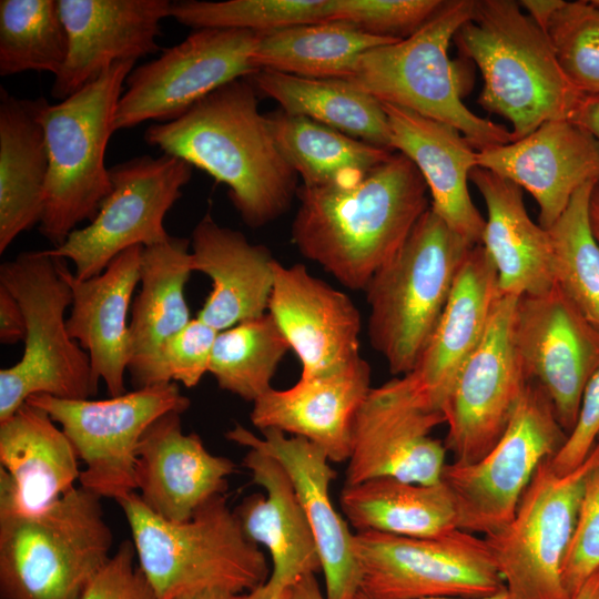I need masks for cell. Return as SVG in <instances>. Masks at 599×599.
Returning <instances> with one entry per match:
<instances>
[{"instance_id":"1","label":"cell","mask_w":599,"mask_h":599,"mask_svg":"<svg viewBox=\"0 0 599 599\" xmlns=\"http://www.w3.org/2000/svg\"><path fill=\"white\" fill-rule=\"evenodd\" d=\"M427 192L418 169L399 152L353 185H302L292 242L342 285L364 291L430 207Z\"/></svg>"},{"instance_id":"2","label":"cell","mask_w":599,"mask_h":599,"mask_svg":"<svg viewBox=\"0 0 599 599\" xmlns=\"http://www.w3.org/2000/svg\"><path fill=\"white\" fill-rule=\"evenodd\" d=\"M144 141L180 158L229 189L243 222L262 227L297 194L298 175L280 151L248 78L215 90L180 118L154 123Z\"/></svg>"},{"instance_id":"3","label":"cell","mask_w":599,"mask_h":599,"mask_svg":"<svg viewBox=\"0 0 599 599\" xmlns=\"http://www.w3.org/2000/svg\"><path fill=\"white\" fill-rule=\"evenodd\" d=\"M454 40L481 72L478 103L507 119L514 141L554 120H572L582 95L547 34L512 0H476Z\"/></svg>"},{"instance_id":"4","label":"cell","mask_w":599,"mask_h":599,"mask_svg":"<svg viewBox=\"0 0 599 599\" xmlns=\"http://www.w3.org/2000/svg\"><path fill=\"white\" fill-rule=\"evenodd\" d=\"M116 502L130 528L138 566L158 599L212 588L252 592L268 579L264 554L245 536L224 495L181 522L150 510L136 491Z\"/></svg>"},{"instance_id":"5","label":"cell","mask_w":599,"mask_h":599,"mask_svg":"<svg viewBox=\"0 0 599 599\" xmlns=\"http://www.w3.org/2000/svg\"><path fill=\"white\" fill-rule=\"evenodd\" d=\"M112 545L101 498L80 486L39 511H0V599H80Z\"/></svg>"},{"instance_id":"6","label":"cell","mask_w":599,"mask_h":599,"mask_svg":"<svg viewBox=\"0 0 599 599\" xmlns=\"http://www.w3.org/2000/svg\"><path fill=\"white\" fill-rule=\"evenodd\" d=\"M473 246L429 207L369 280L367 335L392 374L415 368Z\"/></svg>"},{"instance_id":"7","label":"cell","mask_w":599,"mask_h":599,"mask_svg":"<svg viewBox=\"0 0 599 599\" xmlns=\"http://www.w3.org/2000/svg\"><path fill=\"white\" fill-rule=\"evenodd\" d=\"M476 0H446L415 33L366 51L354 84L380 103L416 112L457 129L476 151L514 141L511 131L471 112L448 48L473 17Z\"/></svg>"},{"instance_id":"8","label":"cell","mask_w":599,"mask_h":599,"mask_svg":"<svg viewBox=\"0 0 599 599\" xmlns=\"http://www.w3.org/2000/svg\"><path fill=\"white\" fill-rule=\"evenodd\" d=\"M135 61L116 62L69 98L50 104L41 98L39 119L45 134L49 173L40 233L60 246L91 221L112 190L105 151L123 84Z\"/></svg>"},{"instance_id":"9","label":"cell","mask_w":599,"mask_h":599,"mask_svg":"<svg viewBox=\"0 0 599 599\" xmlns=\"http://www.w3.org/2000/svg\"><path fill=\"white\" fill-rule=\"evenodd\" d=\"M63 261L43 250L21 252L0 265V285L18 300L27 324L22 357L0 370V422L33 395L89 399L97 394L89 355L67 331L72 293Z\"/></svg>"},{"instance_id":"10","label":"cell","mask_w":599,"mask_h":599,"mask_svg":"<svg viewBox=\"0 0 599 599\" xmlns=\"http://www.w3.org/2000/svg\"><path fill=\"white\" fill-rule=\"evenodd\" d=\"M599 466V440L573 470L549 458L536 469L510 522L485 536L509 599H571L562 576L586 483Z\"/></svg>"},{"instance_id":"11","label":"cell","mask_w":599,"mask_h":599,"mask_svg":"<svg viewBox=\"0 0 599 599\" xmlns=\"http://www.w3.org/2000/svg\"><path fill=\"white\" fill-rule=\"evenodd\" d=\"M354 551L365 599L480 598L506 589L485 538L461 529L427 538L359 531Z\"/></svg>"},{"instance_id":"12","label":"cell","mask_w":599,"mask_h":599,"mask_svg":"<svg viewBox=\"0 0 599 599\" xmlns=\"http://www.w3.org/2000/svg\"><path fill=\"white\" fill-rule=\"evenodd\" d=\"M545 390L529 380L502 436L479 460L446 464L441 480L458 510V528L485 536L512 519L538 466L567 439Z\"/></svg>"},{"instance_id":"13","label":"cell","mask_w":599,"mask_h":599,"mask_svg":"<svg viewBox=\"0 0 599 599\" xmlns=\"http://www.w3.org/2000/svg\"><path fill=\"white\" fill-rule=\"evenodd\" d=\"M26 403L47 412L71 441L85 465L80 487L115 501L136 491V451L148 427L169 412L183 414L191 405L174 382L100 400L33 395Z\"/></svg>"},{"instance_id":"14","label":"cell","mask_w":599,"mask_h":599,"mask_svg":"<svg viewBox=\"0 0 599 599\" xmlns=\"http://www.w3.org/2000/svg\"><path fill=\"white\" fill-rule=\"evenodd\" d=\"M192 165L163 153L142 155L110 169L112 190L97 215L72 231L52 256L71 261L74 275L87 280L102 273L125 250L163 243L170 237L164 217L182 196L192 177Z\"/></svg>"},{"instance_id":"15","label":"cell","mask_w":599,"mask_h":599,"mask_svg":"<svg viewBox=\"0 0 599 599\" xmlns=\"http://www.w3.org/2000/svg\"><path fill=\"white\" fill-rule=\"evenodd\" d=\"M256 37L250 30L196 29L134 68L118 103L114 130L173 121L221 87L251 77L257 72L251 61Z\"/></svg>"},{"instance_id":"16","label":"cell","mask_w":599,"mask_h":599,"mask_svg":"<svg viewBox=\"0 0 599 599\" xmlns=\"http://www.w3.org/2000/svg\"><path fill=\"white\" fill-rule=\"evenodd\" d=\"M445 423L408 374L372 387L355 415L345 485L378 477L439 483L447 449L430 432Z\"/></svg>"},{"instance_id":"17","label":"cell","mask_w":599,"mask_h":599,"mask_svg":"<svg viewBox=\"0 0 599 599\" xmlns=\"http://www.w3.org/2000/svg\"><path fill=\"white\" fill-rule=\"evenodd\" d=\"M518 297L500 294L485 334L444 406L446 449L457 464L484 457L499 440L528 384L514 341Z\"/></svg>"},{"instance_id":"18","label":"cell","mask_w":599,"mask_h":599,"mask_svg":"<svg viewBox=\"0 0 599 599\" xmlns=\"http://www.w3.org/2000/svg\"><path fill=\"white\" fill-rule=\"evenodd\" d=\"M514 341L528 380L545 390L569 435L585 388L599 370V329L555 284L540 294L518 297Z\"/></svg>"},{"instance_id":"19","label":"cell","mask_w":599,"mask_h":599,"mask_svg":"<svg viewBox=\"0 0 599 599\" xmlns=\"http://www.w3.org/2000/svg\"><path fill=\"white\" fill-rule=\"evenodd\" d=\"M69 51L51 95L62 101L100 78L112 64L160 50L169 0H58Z\"/></svg>"},{"instance_id":"20","label":"cell","mask_w":599,"mask_h":599,"mask_svg":"<svg viewBox=\"0 0 599 599\" xmlns=\"http://www.w3.org/2000/svg\"><path fill=\"white\" fill-rule=\"evenodd\" d=\"M262 437L236 424L226 432L229 440L258 449L276 459L287 473L311 526L325 576L327 599H354L359 591L361 570L354 551V534L336 511L329 485L336 473L326 454L309 440L267 428Z\"/></svg>"},{"instance_id":"21","label":"cell","mask_w":599,"mask_h":599,"mask_svg":"<svg viewBox=\"0 0 599 599\" xmlns=\"http://www.w3.org/2000/svg\"><path fill=\"white\" fill-rule=\"evenodd\" d=\"M302 364L301 377L339 369L361 357V314L351 297L303 264L276 261L267 311Z\"/></svg>"},{"instance_id":"22","label":"cell","mask_w":599,"mask_h":599,"mask_svg":"<svg viewBox=\"0 0 599 599\" xmlns=\"http://www.w3.org/2000/svg\"><path fill=\"white\" fill-rule=\"evenodd\" d=\"M477 165L528 191L549 229L576 191L599 182V143L572 120L548 121L530 134L477 153Z\"/></svg>"},{"instance_id":"23","label":"cell","mask_w":599,"mask_h":599,"mask_svg":"<svg viewBox=\"0 0 599 599\" xmlns=\"http://www.w3.org/2000/svg\"><path fill=\"white\" fill-rule=\"evenodd\" d=\"M181 413L169 412L144 432L136 451V493L160 517L186 521L227 489L235 464L211 454L195 433L182 429Z\"/></svg>"},{"instance_id":"24","label":"cell","mask_w":599,"mask_h":599,"mask_svg":"<svg viewBox=\"0 0 599 599\" xmlns=\"http://www.w3.org/2000/svg\"><path fill=\"white\" fill-rule=\"evenodd\" d=\"M370 366L361 356L346 366L301 377L287 389L270 388L253 402L252 424L303 437L318 446L329 461L351 455L355 415L370 390Z\"/></svg>"},{"instance_id":"25","label":"cell","mask_w":599,"mask_h":599,"mask_svg":"<svg viewBox=\"0 0 599 599\" xmlns=\"http://www.w3.org/2000/svg\"><path fill=\"white\" fill-rule=\"evenodd\" d=\"M243 465L265 495L247 496L234 511L245 536L263 546L272 558L268 579L253 591L255 599H270L321 570L322 564L311 526L284 468L254 448H248Z\"/></svg>"},{"instance_id":"26","label":"cell","mask_w":599,"mask_h":599,"mask_svg":"<svg viewBox=\"0 0 599 599\" xmlns=\"http://www.w3.org/2000/svg\"><path fill=\"white\" fill-rule=\"evenodd\" d=\"M143 248L125 250L102 273L87 280L78 278L65 260L62 264L72 293L68 334L87 351L93 376L98 383L104 382L110 397L126 393L124 374L131 359L128 316L140 283Z\"/></svg>"},{"instance_id":"27","label":"cell","mask_w":599,"mask_h":599,"mask_svg":"<svg viewBox=\"0 0 599 599\" xmlns=\"http://www.w3.org/2000/svg\"><path fill=\"white\" fill-rule=\"evenodd\" d=\"M383 104L392 150L407 156L432 196L430 209L471 245L481 244L485 219L473 203L468 181L477 153L454 126L416 112Z\"/></svg>"},{"instance_id":"28","label":"cell","mask_w":599,"mask_h":599,"mask_svg":"<svg viewBox=\"0 0 599 599\" xmlns=\"http://www.w3.org/2000/svg\"><path fill=\"white\" fill-rule=\"evenodd\" d=\"M55 424L29 403L0 422V511H39L75 487L79 458Z\"/></svg>"},{"instance_id":"29","label":"cell","mask_w":599,"mask_h":599,"mask_svg":"<svg viewBox=\"0 0 599 599\" xmlns=\"http://www.w3.org/2000/svg\"><path fill=\"white\" fill-rule=\"evenodd\" d=\"M499 295L497 270L485 247L477 244L459 268L438 324L408 373L432 408L443 412L459 372L485 334Z\"/></svg>"},{"instance_id":"30","label":"cell","mask_w":599,"mask_h":599,"mask_svg":"<svg viewBox=\"0 0 599 599\" xmlns=\"http://www.w3.org/2000/svg\"><path fill=\"white\" fill-rule=\"evenodd\" d=\"M191 267L212 281L196 317L221 332L267 313L276 260L207 212L192 231Z\"/></svg>"},{"instance_id":"31","label":"cell","mask_w":599,"mask_h":599,"mask_svg":"<svg viewBox=\"0 0 599 599\" xmlns=\"http://www.w3.org/2000/svg\"><path fill=\"white\" fill-rule=\"evenodd\" d=\"M469 180L487 207L481 245L497 270L499 293L520 297L551 288L556 280L550 236L528 215L522 189L480 166L473 169Z\"/></svg>"},{"instance_id":"32","label":"cell","mask_w":599,"mask_h":599,"mask_svg":"<svg viewBox=\"0 0 599 599\" xmlns=\"http://www.w3.org/2000/svg\"><path fill=\"white\" fill-rule=\"evenodd\" d=\"M41 98L0 91V253L39 224L45 200L49 155L39 119Z\"/></svg>"},{"instance_id":"33","label":"cell","mask_w":599,"mask_h":599,"mask_svg":"<svg viewBox=\"0 0 599 599\" xmlns=\"http://www.w3.org/2000/svg\"><path fill=\"white\" fill-rule=\"evenodd\" d=\"M190 240L171 236L144 247L140 264L141 288L131 306L129 323L132 385L145 387L166 339L191 321L185 284L191 275Z\"/></svg>"},{"instance_id":"34","label":"cell","mask_w":599,"mask_h":599,"mask_svg":"<svg viewBox=\"0 0 599 599\" xmlns=\"http://www.w3.org/2000/svg\"><path fill=\"white\" fill-rule=\"evenodd\" d=\"M347 521L359 531L427 538L458 528V510L448 486L378 477L344 485L339 496Z\"/></svg>"},{"instance_id":"35","label":"cell","mask_w":599,"mask_h":599,"mask_svg":"<svg viewBox=\"0 0 599 599\" xmlns=\"http://www.w3.org/2000/svg\"><path fill=\"white\" fill-rule=\"evenodd\" d=\"M248 80L257 93L275 100L286 113L392 150L383 104L349 80L303 78L272 70H258Z\"/></svg>"},{"instance_id":"36","label":"cell","mask_w":599,"mask_h":599,"mask_svg":"<svg viewBox=\"0 0 599 599\" xmlns=\"http://www.w3.org/2000/svg\"><path fill=\"white\" fill-rule=\"evenodd\" d=\"M395 41L343 22L298 24L257 33L251 61L257 71L349 80L366 51Z\"/></svg>"},{"instance_id":"37","label":"cell","mask_w":599,"mask_h":599,"mask_svg":"<svg viewBox=\"0 0 599 599\" xmlns=\"http://www.w3.org/2000/svg\"><path fill=\"white\" fill-rule=\"evenodd\" d=\"M267 119L280 151L305 187L353 185L393 154L302 115L281 110Z\"/></svg>"},{"instance_id":"38","label":"cell","mask_w":599,"mask_h":599,"mask_svg":"<svg viewBox=\"0 0 599 599\" xmlns=\"http://www.w3.org/2000/svg\"><path fill=\"white\" fill-rule=\"evenodd\" d=\"M288 349L286 337L267 312L217 333L209 373L221 389L255 402L272 388L271 380Z\"/></svg>"},{"instance_id":"39","label":"cell","mask_w":599,"mask_h":599,"mask_svg":"<svg viewBox=\"0 0 599 599\" xmlns=\"http://www.w3.org/2000/svg\"><path fill=\"white\" fill-rule=\"evenodd\" d=\"M599 182L580 186L546 229L550 236L556 284L599 329V242L590 221V201Z\"/></svg>"},{"instance_id":"40","label":"cell","mask_w":599,"mask_h":599,"mask_svg":"<svg viewBox=\"0 0 599 599\" xmlns=\"http://www.w3.org/2000/svg\"><path fill=\"white\" fill-rule=\"evenodd\" d=\"M69 51L57 0L0 1V75L44 71L54 75Z\"/></svg>"},{"instance_id":"41","label":"cell","mask_w":599,"mask_h":599,"mask_svg":"<svg viewBox=\"0 0 599 599\" xmlns=\"http://www.w3.org/2000/svg\"><path fill=\"white\" fill-rule=\"evenodd\" d=\"M333 0H180L170 17L193 29H238L256 33L331 20Z\"/></svg>"},{"instance_id":"42","label":"cell","mask_w":599,"mask_h":599,"mask_svg":"<svg viewBox=\"0 0 599 599\" xmlns=\"http://www.w3.org/2000/svg\"><path fill=\"white\" fill-rule=\"evenodd\" d=\"M546 34L571 84L585 97L599 95V0L564 1Z\"/></svg>"},{"instance_id":"43","label":"cell","mask_w":599,"mask_h":599,"mask_svg":"<svg viewBox=\"0 0 599 599\" xmlns=\"http://www.w3.org/2000/svg\"><path fill=\"white\" fill-rule=\"evenodd\" d=\"M445 0H333L329 21L369 34L403 40L420 29Z\"/></svg>"},{"instance_id":"44","label":"cell","mask_w":599,"mask_h":599,"mask_svg":"<svg viewBox=\"0 0 599 599\" xmlns=\"http://www.w3.org/2000/svg\"><path fill=\"white\" fill-rule=\"evenodd\" d=\"M219 331L195 317L162 345L145 386L182 383L196 386L209 372Z\"/></svg>"},{"instance_id":"45","label":"cell","mask_w":599,"mask_h":599,"mask_svg":"<svg viewBox=\"0 0 599 599\" xmlns=\"http://www.w3.org/2000/svg\"><path fill=\"white\" fill-rule=\"evenodd\" d=\"M599 569V466L590 474L564 566L565 586L572 598Z\"/></svg>"},{"instance_id":"46","label":"cell","mask_w":599,"mask_h":599,"mask_svg":"<svg viewBox=\"0 0 599 599\" xmlns=\"http://www.w3.org/2000/svg\"><path fill=\"white\" fill-rule=\"evenodd\" d=\"M132 540H124L80 599H158L139 566Z\"/></svg>"},{"instance_id":"47","label":"cell","mask_w":599,"mask_h":599,"mask_svg":"<svg viewBox=\"0 0 599 599\" xmlns=\"http://www.w3.org/2000/svg\"><path fill=\"white\" fill-rule=\"evenodd\" d=\"M599 439V370L587 384L577 423L565 444L549 458L551 468L559 475L567 474L588 457Z\"/></svg>"},{"instance_id":"48","label":"cell","mask_w":599,"mask_h":599,"mask_svg":"<svg viewBox=\"0 0 599 599\" xmlns=\"http://www.w3.org/2000/svg\"><path fill=\"white\" fill-rule=\"evenodd\" d=\"M27 324L24 313L18 300L0 285V342L14 345L24 341Z\"/></svg>"},{"instance_id":"49","label":"cell","mask_w":599,"mask_h":599,"mask_svg":"<svg viewBox=\"0 0 599 599\" xmlns=\"http://www.w3.org/2000/svg\"><path fill=\"white\" fill-rule=\"evenodd\" d=\"M520 8H524L526 14L545 33L546 29L556 13L562 6V0H521L518 2Z\"/></svg>"},{"instance_id":"50","label":"cell","mask_w":599,"mask_h":599,"mask_svg":"<svg viewBox=\"0 0 599 599\" xmlns=\"http://www.w3.org/2000/svg\"><path fill=\"white\" fill-rule=\"evenodd\" d=\"M599 143V95L585 97L572 119Z\"/></svg>"},{"instance_id":"51","label":"cell","mask_w":599,"mask_h":599,"mask_svg":"<svg viewBox=\"0 0 599 599\" xmlns=\"http://www.w3.org/2000/svg\"><path fill=\"white\" fill-rule=\"evenodd\" d=\"M288 599H327L321 591L315 573L302 577L288 589Z\"/></svg>"},{"instance_id":"52","label":"cell","mask_w":599,"mask_h":599,"mask_svg":"<svg viewBox=\"0 0 599 599\" xmlns=\"http://www.w3.org/2000/svg\"><path fill=\"white\" fill-rule=\"evenodd\" d=\"M171 599H254V596L253 591L236 593L223 589L212 588L183 592Z\"/></svg>"},{"instance_id":"53","label":"cell","mask_w":599,"mask_h":599,"mask_svg":"<svg viewBox=\"0 0 599 599\" xmlns=\"http://www.w3.org/2000/svg\"><path fill=\"white\" fill-rule=\"evenodd\" d=\"M571 599H599V569L582 583Z\"/></svg>"},{"instance_id":"54","label":"cell","mask_w":599,"mask_h":599,"mask_svg":"<svg viewBox=\"0 0 599 599\" xmlns=\"http://www.w3.org/2000/svg\"><path fill=\"white\" fill-rule=\"evenodd\" d=\"M590 221L595 236L599 242V184H597L591 195Z\"/></svg>"},{"instance_id":"55","label":"cell","mask_w":599,"mask_h":599,"mask_svg":"<svg viewBox=\"0 0 599 599\" xmlns=\"http://www.w3.org/2000/svg\"><path fill=\"white\" fill-rule=\"evenodd\" d=\"M354 599H365L363 596L357 593V596ZM424 599H509V596L506 591V589L499 593L487 596V597H480V598H459V597H432V598H424Z\"/></svg>"},{"instance_id":"56","label":"cell","mask_w":599,"mask_h":599,"mask_svg":"<svg viewBox=\"0 0 599 599\" xmlns=\"http://www.w3.org/2000/svg\"><path fill=\"white\" fill-rule=\"evenodd\" d=\"M254 596V593H253ZM288 589L270 599H288ZM255 599V598H254Z\"/></svg>"},{"instance_id":"57","label":"cell","mask_w":599,"mask_h":599,"mask_svg":"<svg viewBox=\"0 0 599 599\" xmlns=\"http://www.w3.org/2000/svg\"><path fill=\"white\" fill-rule=\"evenodd\" d=\"M599 440V439H598Z\"/></svg>"}]
</instances>
